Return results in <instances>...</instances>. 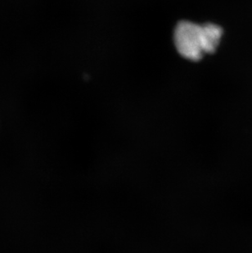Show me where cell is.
I'll use <instances>...</instances> for the list:
<instances>
[{"label":"cell","instance_id":"obj_2","mask_svg":"<svg viewBox=\"0 0 252 253\" xmlns=\"http://www.w3.org/2000/svg\"><path fill=\"white\" fill-rule=\"evenodd\" d=\"M202 29L204 36L205 53H214L219 46V41L223 36V29L214 24L203 25Z\"/></svg>","mask_w":252,"mask_h":253},{"label":"cell","instance_id":"obj_1","mask_svg":"<svg viewBox=\"0 0 252 253\" xmlns=\"http://www.w3.org/2000/svg\"><path fill=\"white\" fill-rule=\"evenodd\" d=\"M174 38L178 53L186 59L199 61L206 53L201 25L188 21L178 22L174 30Z\"/></svg>","mask_w":252,"mask_h":253}]
</instances>
